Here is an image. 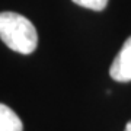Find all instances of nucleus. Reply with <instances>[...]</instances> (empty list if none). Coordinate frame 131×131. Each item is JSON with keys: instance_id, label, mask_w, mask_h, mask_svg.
Wrapping results in <instances>:
<instances>
[{"instance_id": "5", "label": "nucleus", "mask_w": 131, "mask_h": 131, "mask_svg": "<svg viewBox=\"0 0 131 131\" xmlns=\"http://www.w3.org/2000/svg\"><path fill=\"white\" fill-rule=\"evenodd\" d=\"M125 131H131V121L127 124V127H125Z\"/></svg>"}, {"instance_id": "2", "label": "nucleus", "mask_w": 131, "mask_h": 131, "mask_svg": "<svg viewBox=\"0 0 131 131\" xmlns=\"http://www.w3.org/2000/svg\"><path fill=\"white\" fill-rule=\"evenodd\" d=\"M109 74L115 82H131V37L125 39L118 56L112 61Z\"/></svg>"}, {"instance_id": "1", "label": "nucleus", "mask_w": 131, "mask_h": 131, "mask_svg": "<svg viewBox=\"0 0 131 131\" xmlns=\"http://www.w3.org/2000/svg\"><path fill=\"white\" fill-rule=\"evenodd\" d=\"M0 39L20 54H31L37 50L38 34L28 18L15 12L0 13Z\"/></svg>"}, {"instance_id": "4", "label": "nucleus", "mask_w": 131, "mask_h": 131, "mask_svg": "<svg viewBox=\"0 0 131 131\" xmlns=\"http://www.w3.org/2000/svg\"><path fill=\"white\" fill-rule=\"evenodd\" d=\"M73 2H74L76 5L82 6V7L96 10V12L103 10L108 5V0H73Z\"/></svg>"}, {"instance_id": "3", "label": "nucleus", "mask_w": 131, "mask_h": 131, "mask_svg": "<svg viewBox=\"0 0 131 131\" xmlns=\"http://www.w3.org/2000/svg\"><path fill=\"white\" fill-rule=\"evenodd\" d=\"M0 131H24L22 119L5 103H0Z\"/></svg>"}]
</instances>
